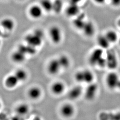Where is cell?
<instances>
[{
  "label": "cell",
  "instance_id": "25",
  "mask_svg": "<svg viewBox=\"0 0 120 120\" xmlns=\"http://www.w3.org/2000/svg\"><path fill=\"white\" fill-rule=\"evenodd\" d=\"M98 43L101 49H107L109 46L110 42L105 36H100L98 38Z\"/></svg>",
  "mask_w": 120,
  "mask_h": 120
},
{
  "label": "cell",
  "instance_id": "19",
  "mask_svg": "<svg viewBox=\"0 0 120 120\" xmlns=\"http://www.w3.org/2000/svg\"><path fill=\"white\" fill-rule=\"evenodd\" d=\"M15 111L17 115L24 116L28 113L30 111V107L26 103H22L16 107Z\"/></svg>",
  "mask_w": 120,
  "mask_h": 120
},
{
  "label": "cell",
  "instance_id": "5",
  "mask_svg": "<svg viewBox=\"0 0 120 120\" xmlns=\"http://www.w3.org/2000/svg\"><path fill=\"white\" fill-rule=\"evenodd\" d=\"M106 67L110 69H115L118 66V60L114 52L109 50L106 52Z\"/></svg>",
  "mask_w": 120,
  "mask_h": 120
},
{
  "label": "cell",
  "instance_id": "14",
  "mask_svg": "<svg viewBox=\"0 0 120 120\" xmlns=\"http://www.w3.org/2000/svg\"><path fill=\"white\" fill-rule=\"evenodd\" d=\"M19 82L14 74L9 75L5 78L4 85L8 89H12L15 88Z\"/></svg>",
  "mask_w": 120,
  "mask_h": 120
},
{
  "label": "cell",
  "instance_id": "1",
  "mask_svg": "<svg viewBox=\"0 0 120 120\" xmlns=\"http://www.w3.org/2000/svg\"><path fill=\"white\" fill-rule=\"evenodd\" d=\"M43 37V31L38 29L35 30L33 34L26 35L25 39L27 44L36 48L41 45Z\"/></svg>",
  "mask_w": 120,
  "mask_h": 120
},
{
  "label": "cell",
  "instance_id": "17",
  "mask_svg": "<svg viewBox=\"0 0 120 120\" xmlns=\"http://www.w3.org/2000/svg\"><path fill=\"white\" fill-rule=\"evenodd\" d=\"M26 55L18 50L13 52L11 55V59L13 62L17 63L23 62L26 59Z\"/></svg>",
  "mask_w": 120,
  "mask_h": 120
},
{
  "label": "cell",
  "instance_id": "22",
  "mask_svg": "<svg viewBox=\"0 0 120 120\" xmlns=\"http://www.w3.org/2000/svg\"><path fill=\"white\" fill-rule=\"evenodd\" d=\"M85 16L84 14L81 13L74 20L73 24L75 27L78 29L82 30L86 22L84 21V18Z\"/></svg>",
  "mask_w": 120,
  "mask_h": 120
},
{
  "label": "cell",
  "instance_id": "4",
  "mask_svg": "<svg viewBox=\"0 0 120 120\" xmlns=\"http://www.w3.org/2000/svg\"><path fill=\"white\" fill-rule=\"evenodd\" d=\"M98 90V86L96 83L92 82L88 84L84 92L85 98L88 101H92L94 99Z\"/></svg>",
  "mask_w": 120,
  "mask_h": 120
},
{
  "label": "cell",
  "instance_id": "37",
  "mask_svg": "<svg viewBox=\"0 0 120 120\" xmlns=\"http://www.w3.org/2000/svg\"><path fill=\"white\" fill-rule=\"evenodd\" d=\"M1 34V30H0V34Z\"/></svg>",
  "mask_w": 120,
  "mask_h": 120
},
{
  "label": "cell",
  "instance_id": "9",
  "mask_svg": "<svg viewBox=\"0 0 120 120\" xmlns=\"http://www.w3.org/2000/svg\"><path fill=\"white\" fill-rule=\"evenodd\" d=\"M61 69V67L58 59H52L49 62L48 65V72L52 75L57 74L59 73Z\"/></svg>",
  "mask_w": 120,
  "mask_h": 120
},
{
  "label": "cell",
  "instance_id": "16",
  "mask_svg": "<svg viewBox=\"0 0 120 120\" xmlns=\"http://www.w3.org/2000/svg\"><path fill=\"white\" fill-rule=\"evenodd\" d=\"M99 120H120V112L112 113L106 112H102L99 115Z\"/></svg>",
  "mask_w": 120,
  "mask_h": 120
},
{
  "label": "cell",
  "instance_id": "20",
  "mask_svg": "<svg viewBox=\"0 0 120 120\" xmlns=\"http://www.w3.org/2000/svg\"><path fill=\"white\" fill-rule=\"evenodd\" d=\"M82 30H83L84 34L86 36L91 37L94 34V26L91 22H86Z\"/></svg>",
  "mask_w": 120,
  "mask_h": 120
},
{
  "label": "cell",
  "instance_id": "30",
  "mask_svg": "<svg viewBox=\"0 0 120 120\" xmlns=\"http://www.w3.org/2000/svg\"><path fill=\"white\" fill-rule=\"evenodd\" d=\"M111 3L114 6H119L120 5V0H111Z\"/></svg>",
  "mask_w": 120,
  "mask_h": 120
},
{
  "label": "cell",
  "instance_id": "10",
  "mask_svg": "<svg viewBox=\"0 0 120 120\" xmlns=\"http://www.w3.org/2000/svg\"><path fill=\"white\" fill-rule=\"evenodd\" d=\"M83 92V89L81 86H74L69 90L68 97L71 100H76L82 96Z\"/></svg>",
  "mask_w": 120,
  "mask_h": 120
},
{
  "label": "cell",
  "instance_id": "24",
  "mask_svg": "<svg viewBox=\"0 0 120 120\" xmlns=\"http://www.w3.org/2000/svg\"><path fill=\"white\" fill-rule=\"evenodd\" d=\"M58 59L61 69H67L70 65V59L68 56L62 55L59 56Z\"/></svg>",
  "mask_w": 120,
  "mask_h": 120
},
{
  "label": "cell",
  "instance_id": "8",
  "mask_svg": "<svg viewBox=\"0 0 120 120\" xmlns=\"http://www.w3.org/2000/svg\"><path fill=\"white\" fill-rule=\"evenodd\" d=\"M103 50L101 48L96 49L91 53L89 58V61L92 65H97L99 60L102 57Z\"/></svg>",
  "mask_w": 120,
  "mask_h": 120
},
{
  "label": "cell",
  "instance_id": "26",
  "mask_svg": "<svg viewBox=\"0 0 120 120\" xmlns=\"http://www.w3.org/2000/svg\"><path fill=\"white\" fill-rule=\"evenodd\" d=\"M41 6L42 9L46 11L49 12L53 9V2L50 0H41Z\"/></svg>",
  "mask_w": 120,
  "mask_h": 120
},
{
  "label": "cell",
  "instance_id": "15",
  "mask_svg": "<svg viewBox=\"0 0 120 120\" xmlns=\"http://www.w3.org/2000/svg\"><path fill=\"white\" fill-rule=\"evenodd\" d=\"M42 11L43 9L41 6L34 5L29 9V13L31 17L34 19H38L41 17Z\"/></svg>",
  "mask_w": 120,
  "mask_h": 120
},
{
  "label": "cell",
  "instance_id": "28",
  "mask_svg": "<svg viewBox=\"0 0 120 120\" xmlns=\"http://www.w3.org/2000/svg\"><path fill=\"white\" fill-rule=\"evenodd\" d=\"M62 8V2L61 0H55L53 2L52 10L56 13H59Z\"/></svg>",
  "mask_w": 120,
  "mask_h": 120
},
{
  "label": "cell",
  "instance_id": "11",
  "mask_svg": "<svg viewBox=\"0 0 120 120\" xmlns=\"http://www.w3.org/2000/svg\"><path fill=\"white\" fill-rule=\"evenodd\" d=\"M65 90V86L63 82H56L52 85L51 90L52 93L56 96L62 94Z\"/></svg>",
  "mask_w": 120,
  "mask_h": 120
},
{
  "label": "cell",
  "instance_id": "12",
  "mask_svg": "<svg viewBox=\"0 0 120 120\" xmlns=\"http://www.w3.org/2000/svg\"><path fill=\"white\" fill-rule=\"evenodd\" d=\"M27 94L30 98L36 100L40 98L42 95V90L38 86H33L30 88L28 91Z\"/></svg>",
  "mask_w": 120,
  "mask_h": 120
},
{
  "label": "cell",
  "instance_id": "2",
  "mask_svg": "<svg viewBox=\"0 0 120 120\" xmlns=\"http://www.w3.org/2000/svg\"><path fill=\"white\" fill-rule=\"evenodd\" d=\"M74 78L78 83H84L89 84L94 82V75L89 69H84L77 71L74 75Z\"/></svg>",
  "mask_w": 120,
  "mask_h": 120
},
{
  "label": "cell",
  "instance_id": "33",
  "mask_svg": "<svg viewBox=\"0 0 120 120\" xmlns=\"http://www.w3.org/2000/svg\"><path fill=\"white\" fill-rule=\"evenodd\" d=\"M32 120H42L41 119V118L40 117H39L38 116H36L34 117Z\"/></svg>",
  "mask_w": 120,
  "mask_h": 120
},
{
  "label": "cell",
  "instance_id": "21",
  "mask_svg": "<svg viewBox=\"0 0 120 120\" xmlns=\"http://www.w3.org/2000/svg\"><path fill=\"white\" fill-rule=\"evenodd\" d=\"M79 8L77 4H71L66 9V13L69 17H74L77 15L79 12Z\"/></svg>",
  "mask_w": 120,
  "mask_h": 120
},
{
  "label": "cell",
  "instance_id": "18",
  "mask_svg": "<svg viewBox=\"0 0 120 120\" xmlns=\"http://www.w3.org/2000/svg\"><path fill=\"white\" fill-rule=\"evenodd\" d=\"M18 50L22 52L26 55L30 54L33 55L36 52V48L28 44L26 45H20L18 46Z\"/></svg>",
  "mask_w": 120,
  "mask_h": 120
},
{
  "label": "cell",
  "instance_id": "7",
  "mask_svg": "<svg viewBox=\"0 0 120 120\" xmlns=\"http://www.w3.org/2000/svg\"><path fill=\"white\" fill-rule=\"evenodd\" d=\"M49 35L52 41L57 44L60 43L62 39L61 31L59 27L56 26H53L49 30Z\"/></svg>",
  "mask_w": 120,
  "mask_h": 120
},
{
  "label": "cell",
  "instance_id": "34",
  "mask_svg": "<svg viewBox=\"0 0 120 120\" xmlns=\"http://www.w3.org/2000/svg\"><path fill=\"white\" fill-rule=\"evenodd\" d=\"M117 25H118V26H119L120 27V19L118 20V22H117Z\"/></svg>",
  "mask_w": 120,
  "mask_h": 120
},
{
  "label": "cell",
  "instance_id": "38",
  "mask_svg": "<svg viewBox=\"0 0 120 120\" xmlns=\"http://www.w3.org/2000/svg\"><path fill=\"white\" fill-rule=\"evenodd\" d=\"M0 44H1V41H0Z\"/></svg>",
  "mask_w": 120,
  "mask_h": 120
},
{
  "label": "cell",
  "instance_id": "36",
  "mask_svg": "<svg viewBox=\"0 0 120 120\" xmlns=\"http://www.w3.org/2000/svg\"><path fill=\"white\" fill-rule=\"evenodd\" d=\"M1 103L0 102V109H1Z\"/></svg>",
  "mask_w": 120,
  "mask_h": 120
},
{
  "label": "cell",
  "instance_id": "23",
  "mask_svg": "<svg viewBox=\"0 0 120 120\" xmlns=\"http://www.w3.org/2000/svg\"><path fill=\"white\" fill-rule=\"evenodd\" d=\"M14 74L16 76L19 82L25 81L28 77L27 73L24 69H18L15 71Z\"/></svg>",
  "mask_w": 120,
  "mask_h": 120
},
{
  "label": "cell",
  "instance_id": "39",
  "mask_svg": "<svg viewBox=\"0 0 120 120\" xmlns=\"http://www.w3.org/2000/svg\"><path fill=\"white\" fill-rule=\"evenodd\" d=\"M119 43H120V39H119Z\"/></svg>",
  "mask_w": 120,
  "mask_h": 120
},
{
  "label": "cell",
  "instance_id": "32",
  "mask_svg": "<svg viewBox=\"0 0 120 120\" xmlns=\"http://www.w3.org/2000/svg\"><path fill=\"white\" fill-rule=\"evenodd\" d=\"M95 2L98 3L99 4H102L104 3L105 0H94Z\"/></svg>",
  "mask_w": 120,
  "mask_h": 120
},
{
  "label": "cell",
  "instance_id": "13",
  "mask_svg": "<svg viewBox=\"0 0 120 120\" xmlns=\"http://www.w3.org/2000/svg\"><path fill=\"white\" fill-rule=\"evenodd\" d=\"M0 26L1 28L9 31H13L15 28V22L12 18L6 17L3 18L0 22Z\"/></svg>",
  "mask_w": 120,
  "mask_h": 120
},
{
  "label": "cell",
  "instance_id": "31",
  "mask_svg": "<svg viewBox=\"0 0 120 120\" xmlns=\"http://www.w3.org/2000/svg\"><path fill=\"white\" fill-rule=\"evenodd\" d=\"M82 0H70V3L78 4V3L81 2Z\"/></svg>",
  "mask_w": 120,
  "mask_h": 120
},
{
  "label": "cell",
  "instance_id": "6",
  "mask_svg": "<svg viewBox=\"0 0 120 120\" xmlns=\"http://www.w3.org/2000/svg\"><path fill=\"white\" fill-rule=\"evenodd\" d=\"M60 113L64 118H69L72 117L75 112V109L72 104L65 103L60 108Z\"/></svg>",
  "mask_w": 120,
  "mask_h": 120
},
{
  "label": "cell",
  "instance_id": "35",
  "mask_svg": "<svg viewBox=\"0 0 120 120\" xmlns=\"http://www.w3.org/2000/svg\"><path fill=\"white\" fill-rule=\"evenodd\" d=\"M118 90H120V84H119V86H118V89H117Z\"/></svg>",
  "mask_w": 120,
  "mask_h": 120
},
{
  "label": "cell",
  "instance_id": "3",
  "mask_svg": "<svg viewBox=\"0 0 120 120\" xmlns=\"http://www.w3.org/2000/svg\"><path fill=\"white\" fill-rule=\"evenodd\" d=\"M120 82L119 75L115 72L108 73L105 77V83L108 88L111 90L117 89Z\"/></svg>",
  "mask_w": 120,
  "mask_h": 120
},
{
  "label": "cell",
  "instance_id": "29",
  "mask_svg": "<svg viewBox=\"0 0 120 120\" xmlns=\"http://www.w3.org/2000/svg\"><path fill=\"white\" fill-rule=\"evenodd\" d=\"M12 120H25L23 118V116L17 115L16 116L13 117Z\"/></svg>",
  "mask_w": 120,
  "mask_h": 120
},
{
  "label": "cell",
  "instance_id": "40",
  "mask_svg": "<svg viewBox=\"0 0 120 120\" xmlns=\"http://www.w3.org/2000/svg\"></svg>",
  "mask_w": 120,
  "mask_h": 120
},
{
  "label": "cell",
  "instance_id": "27",
  "mask_svg": "<svg viewBox=\"0 0 120 120\" xmlns=\"http://www.w3.org/2000/svg\"><path fill=\"white\" fill-rule=\"evenodd\" d=\"M105 36L110 43H114L116 42L118 38L117 34L113 30L108 31Z\"/></svg>",
  "mask_w": 120,
  "mask_h": 120
}]
</instances>
